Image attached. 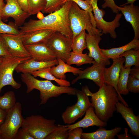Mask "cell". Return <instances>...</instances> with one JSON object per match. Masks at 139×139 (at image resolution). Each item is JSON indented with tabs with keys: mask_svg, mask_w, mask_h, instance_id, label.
<instances>
[{
	"mask_svg": "<svg viewBox=\"0 0 139 139\" xmlns=\"http://www.w3.org/2000/svg\"><path fill=\"white\" fill-rule=\"evenodd\" d=\"M95 62L93 58L87 54V53L83 54L72 51L66 63L70 65L75 64L79 66L85 64H93Z\"/></svg>",
	"mask_w": 139,
	"mask_h": 139,
	"instance_id": "obj_26",
	"label": "cell"
},
{
	"mask_svg": "<svg viewBox=\"0 0 139 139\" xmlns=\"http://www.w3.org/2000/svg\"><path fill=\"white\" fill-rule=\"evenodd\" d=\"M129 74L139 80V67L135 66L131 69Z\"/></svg>",
	"mask_w": 139,
	"mask_h": 139,
	"instance_id": "obj_42",
	"label": "cell"
},
{
	"mask_svg": "<svg viewBox=\"0 0 139 139\" xmlns=\"http://www.w3.org/2000/svg\"><path fill=\"white\" fill-rule=\"evenodd\" d=\"M68 18L70 28L73 33L72 39L83 30H86L90 35L98 34L102 32L93 27L89 13L81 9L73 1L69 10Z\"/></svg>",
	"mask_w": 139,
	"mask_h": 139,
	"instance_id": "obj_4",
	"label": "cell"
},
{
	"mask_svg": "<svg viewBox=\"0 0 139 139\" xmlns=\"http://www.w3.org/2000/svg\"><path fill=\"white\" fill-rule=\"evenodd\" d=\"M85 30H83L73 39L71 47L72 51L82 53L83 50L87 48L85 40Z\"/></svg>",
	"mask_w": 139,
	"mask_h": 139,
	"instance_id": "obj_29",
	"label": "cell"
},
{
	"mask_svg": "<svg viewBox=\"0 0 139 139\" xmlns=\"http://www.w3.org/2000/svg\"><path fill=\"white\" fill-rule=\"evenodd\" d=\"M58 64L57 59L48 62L35 60L31 57L19 64L15 70L18 73H30L31 72Z\"/></svg>",
	"mask_w": 139,
	"mask_h": 139,
	"instance_id": "obj_19",
	"label": "cell"
},
{
	"mask_svg": "<svg viewBox=\"0 0 139 139\" xmlns=\"http://www.w3.org/2000/svg\"><path fill=\"white\" fill-rule=\"evenodd\" d=\"M31 57L35 60L48 62L57 59L55 55L44 43L24 45Z\"/></svg>",
	"mask_w": 139,
	"mask_h": 139,
	"instance_id": "obj_16",
	"label": "cell"
},
{
	"mask_svg": "<svg viewBox=\"0 0 139 139\" xmlns=\"http://www.w3.org/2000/svg\"><path fill=\"white\" fill-rule=\"evenodd\" d=\"M11 56L9 52L4 39L0 35V56Z\"/></svg>",
	"mask_w": 139,
	"mask_h": 139,
	"instance_id": "obj_41",
	"label": "cell"
},
{
	"mask_svg": "<svg viewBox=\"0 0 139 139\" xmlns=\"http://www.w3.org/2000/svg\"><path fill=\"white\" fill-rule=\"evenodd\" d=\"M72 41V39L59 32L55 31L44 43L57 58L66 63L71 52Z\"/></svg>",
	"mask_w": 139,
	"mask_h": 139,
	"instance_id": "obj_8",
	"label": "cell"
},
{
	"mask_svg": "<svg viewBox=\"0 0 139 139\" xmlns=\"http://www.w3.org/2000/svg\"><path fill=\"white\" fill-rule=\"evenodd\" d=\"M116 111L120 113L126 121L133 135L139 137V116H136L131 108H129L119 101L116 105Z\"/></svg>",
	"mask_w": 139,
	"mask_h": 139,
	"instance_id": "obj_15",
	"label": "cell"
},
{
	"mask_svg": "<svg viewBox=\"0 0 139 139\" xmlns=\"http://www.w3.org/2000/svg\"><path fill=\"white\" fill-rule=\"evenodd\" d=\"M131 67L125 68L123 66L121 69L117 85L118 91L120 95H126L129 92L127 89V84Z\"/></svg>",
	"mask_w": 139,
	"mask_h": 139,
	"instance_id": "obj_27",
	"label": "cell"
},
{
	"mask_svg": "<svg viewBox=\"0 0 139 139\" xmlns=\"http://www.w3.org/2000/svg\"><path fill=\"white\" fill-rule=\"evenodd\" d=\"M55 31L49 29L40 30L23 33L24 45L44 43Z\"/></svg>",
	"mask_w": 139,
	"mask_h": 139,
	"instance_id": "obj_20",
	"label": "cell"
},
{
	"mask_svg": "<svg viewBox=\"0 0 139 139\" xmlns=\"http://www.w3.org/2000/svg\"><path fill=\"white\" fill-rule=\"evenodd\" d=\"M105 3L101 6L102 8L107 7L110 8L113 12L116 14L119 13V11L117 8L118 6L115 3L114 0H104Z\"/></svg>",
	"mask_w": 139,
	"mask_h": 139,
	"instance_id": "obj_40",
	"label": "cell"
},
{
	"mask_svg": "<svg viewBox=\"0 0 139 139\" xmlns=\"http://www.w3.org/2000/svg\"><path fill=\"white\" fill-rule=\"evenodd\" d=\"M46 0L45 6L42 12L49 14L59 9L67 1L66 0Z\"/></svg>",
	"mask_w": 139,
	"mask_h": 139,
	"instance_id": "obj_34",
	"label": "cell"
},
{
	"mask_svg": "<svg viewBox=\"0 0 139 139\" xmlns=\"http://www.w3.org/2000/svg\"><path fill=\"white\" fill-rule=\"evenodd\" d=\"M118 139H132V138L128 133V129L127 128H125V133L121 134H117L116 135Z\"/></svg>",
	"mask_w": 139,
	"mask_h": 139,
	"instance_id": "obj_44",
	"label": "cell"
},
{
	"mask_svg": "<svg viewBox=\"0 0 139 139\" xmlns=\"http://www.w3.org/2000/svg\"><path fill=\"white\" fill-rule=\"evenodd\" d=\"M1 130H0V134H1Z\"/></svg>",
	"mask_w": 139,
	"mask_h": 139,
	"instance_id": "obj_49",
	"label": "cell"
},
{
	"mask_svg": "<svg viewBox=\"0 0 139 139\" xmlns=\"http://www.w3.org/2000/svg\"><path fill=\"white\" fill-rule=\"evenodd\" d=\"M84 117L76 123L66 125L69 130L76 127L83 128L96 126L99 127H105L107 125V122L100 120L95 114L93 107L91 105L85 111Z\"/></svg>",
	"mask_w": 139,
	"mask_h": 139,
	"instance_id": "obj_18",
	"label": "cell"
},
{
	"mask_svg": "<svg viewBox=\"0 0 139 139\" xmlns=\"http://www.w3.org/2000/svg\"><path fill=\"white\" fill-rule=\"evenodd\" d=\"M82 89L87 95L91 97V105L98 117L102 121H108L116 111V105L119 100L115 89L104 83L95 93L92 92L87 86H83Z\"/></svg>",
	"mask_w": 139,
	"mask_h": 139,
	"instance_id": "obj_2",
	"label": "cell"
},
{
	"mask_svg": "<svg viewBox=\"0 0 139 139\" xmlns=\"http://www.w3.org/2000/svg\"><path fill=\"white\" fill-rule=\"evenodd\" d=\"M31 58L12 56H3L0 63V93L2 88L6 85H10L16 89L20 88L21 84L17 82L13 77V72L19 64Z\"/></svg>",
	"mask_w": 139,
	"mask_h": 139,
	"instance_id": "obj_7",
	"label": "cell"
},
{
	"mask_svg": "<svg viewBox=\"0 0 139 139\" xmlns=\"http://www.w3.org/2000/svg\"><path fill=\"white\" fill-rule=\"evenodd\" d=\"M83 130L82 128L76 127L68 131L67 139H81Z\"/></svg>",
	"mask_w": 139,
	"mask_h": 139,
	"instance_id": "obj_38",
	"label": "cell"
},
{
	"mask_svg": "<svg viewBox=\"0 0 139 139\" xmlns=\"http://www.w3.org/2000/svg\"><path fill=\"white\" fill-rule=\"evenodd\" d=\"M21 77L22 81L27 85V93L34 89L39 91L40 105L46 103L50 98L57 97L63 94L76 95L77 90L70 86L55 85L49 80H39L29 73H22Z\"/></svg>",
	"mask_w": 139,
	"mask_h": 139,
	"instance_id": "obj_3",
	"label": "cell"
},
{
	"mask_svg": "<svg viewBox=\"0 0 139 139\" xmlns=\"http://www.w3.org/2000/svg\"><path fill=\"white\" fill-rule=\"evenodd\" d=\"M117 8L124 15L125 20L131 25L134 32V39L139 38V7L133 4L126 5Z\"/></svg>",
	"mask_w": 139,
	"mask_h": 139,
	"instance_id": "obj_17",
	"label": "cell"
},
{
	"mask_svg": "<svg viewBox=\"0 0 139 139\" xmlns=\"http://www.w3.org/2000/svg\"><path fill=\"white\" fill-rule=\"evenodd\" d=\"M72 1H67L59 10L38 20L30 19L19 28L21 33H27L42 29L59 32L72 39L68 13Z\"/></svg>",
	"mask_w": 139,
	"mask_h": 139,
	"instance_id": "obj_1",
	"label": "cell"
},
{
	"mask_svg": "<svg viewBox=\"0 0 139 139\" xmlns=\"http://www.w3.org/2000/svg\"><path fill=\"white\" fill-rule=\"evenodd\" d=\"M68 131L66 125H56L54 129L45 139H67Z\"/></svg>",
	"mask_w": 139,
	"mask_h": 139,
	"instance_id": "obj_31",
	"label": "cell"
},
{
	"mask_svg": "<svg viewBox=\"0 0 139 139\" xmlns=\"http://www.w3.org/2000/svg\"><path fill=\"white\" fill-rule=\"evenodd\" d=\"M21 104L17 102L7 111L3 123L0 127V139H14L16 134L21 127L24 118L22 115Z\"/></svg>",
	"mask_w": 139,
	"mask_h": 139,
	"instance_id": "obj_6",
	"label": "cell"
},
{
	"mask_svg": "<svg viewBox=\"0 0 139 139\" xmlns=\"http://www.w3.org/2000/svg\"><path fill=\"white\" fill-rule=\"evenodd\" d=\"M103 34L100 33L90 35L86 33L85 38L86 47L89 51L88 55L96 62L103 64L106 66L110 64V61L103 54L99 45L102 39L101 37Z\"/></svg>",
	"mask_w": 139,
	"mask_h": 139,
	"instance_id": "obj_13",
	"label": "cell"
},
{
	"mask_svg": "<svg viewBox=\"0 0 139 139\" xmlns=\"http://www.w3.org/2000/svg\"><path fill=\"white\" fill-rule=\"evenodd\" d=\"M51 67H48L31 72L30 74L34 77L39 76L48 80L55 81L60 86H70V82L65 79H58L50 72Z\"/></svg>",
	"mask_w": 139,
	"mask_h": 139,
	"instance_id": "obj_25",
	"label": "cell"
},
{
	"mask_svg": "<svg viewBox=\"0 0 139 139\" xmlns=\"http://www.w3.org/2000/svg\"><path fill=\"white\" fill-rule=\"evenodd\" d=\"M54 119L40 115H32L24 118L21 127L34 139H45L54 129L56 125Z\"/></svg>",
	"mask_w": 139,
	"mask_h": 139,
	"instance_id": "obj_5",
	"label": "cell"
},
{
	"mask_svg": "<svg viewBox=\"0 0 139 139\" xmlns=\"http://www.w3.org/2000/svg\"><path fill=\"white\" fill-rule=\"evenodd\" d=\"M7 112V111L0 108V127L4 121Z\"/></svg>",
	"mask_w": 139,
	"mask_h": 139,
	"instance_id": "obj_45",
	"label": "cell"
},
{
	"mask_svg": "<svg viewBox=\"0 0 139 139\" xmlns=\"http://www.w3.org/2000/svg\"><path fill=\"white\" fill-rule=\"evenodd\" d=\"M4 0H0V15L2 10L6 5L4 2Z\"/></svg>",
	"mask_w": 139,
	"mask_h": 139,
	"instance_id": "obj_46",
	"label": "cell"
},
{
	"mask_svg": "<svg viewBox=\"0 0 139 139\" xmlns=\"http://www.w3.org/2000/svg\"><path fill=\"white\" fill-rule=\"evenodd\" d=\"M14 139H34L28 132L22 128L17 131Z\"/></svg>",
	"mask_w": 139,
	"mask_h": 139,
	"instance_id": "obj_39",
	"label": "cell"
},
{
	"mask_svg": "<svg viewBox=\"0 0 139 139\" xmlns=\"http://www.w3.org/2000/svg\"><path fill=\"white\" fill-rule=\"evenodd\" d=\"M133 49H139V40L134 39L130 42L123 46L110 49H101L103 54L109 59L112 60L119 57L120 55L125 51Z\"/></svg>",
	"mask_w": 139,
	"mask_h": 139,
	"instance_id": "obj_22",
	"label": "cell"
},
{
	"mask_svg": "<svg viewBox=\"0 0 139 139\" xmlns=\"http://www.w3.org/2000/svg\"><path fill=\"white\" fill-rule=\"evenodd\" d=\"M3 56H0V63L1 62Z\"/></svg>",
	"mask_w": 139,
	"mask_h": 139,
	"instance_id": "obj_48",
	"label": "cell"
},
{
	"mask_svg": "<svg viewBox=\"0 0 139 139\" xmlns=\"http://www.w3.org/2000/svg\"><path fill=\"white\" fill-rule=\"evenodd\" d=\"M98 0H90L93 12V15L96 28L101 31L102 33L105 34L109 33L111 37L116 38L117 35L115 29L120 25L119 22L122 16L121 13L116 14L114 19L111 22H107L103 18L105 13L102 9H100L98 5Z\"/></svg>",
	"mask_w": 139,
	"mask_h": 139,
	"instance_id": "obj_9",
	"label": "cell"
},
{
	"mask_svg": "<svg viewBox=\"0 0 139 139\" xmlns=\"http://www.w3.org/2000/svg\"><path fill=\"white\" fill-rule=\"evenodd\" d=\"M106 65L104 64L95 62L91 67L82 71L78 76L73 80L71 83L74 84L79 80L87 79L91 80L99 87L104 83V71Z\"/></svg>",
	"mask_w": 139,
	"mask_h": 139,
	"instance_id": "obj_14",
	"label": "cell"
},
{
	"mask_svg": "<svg viewBox=\"0 0 139 139\" xmlns=\"http://www.w3.org/2000/svg\"><path fill=\"white\" fill-rule=\"evenodd\" d=\"M23 34L20 33L18 34H0L4 40L8 50L12 56L21 58L31 57L23 43Z\"/></svg>",
	"mask_w": 139,
	"mask_h": 139,
	"instance_id": "obj_11",
	"label": "cell"
},
{
	"mask_svg": "<svg viewBox=\"0 0 139 139\" xmlns=\"http://www.w3.org/2000/svg\"><path fill=\"white\" fill-rule=\"evenodd\" d=\"M112 60L113 63L111 66L109 68H105L104 69V83L113 87L118 94L119 100L124 105L128 107L126 102L121 95L119 94L117 88L120 71L124 66L123 64L125 61V58L123 57H120Z\"/></svg>",
	"mask_w": 139,
	"mask_h": 139,
	"instance_id": "obj_12",
	"label": "cell"
},
{
	"mask_svg": "<svg viewBox=\"0 0 139 139\" xmlns=\"http://www.w3.org/2000/svg\"><path fill=\"white\" fill-rule=\"evenodd\" d=\"M67 1H71L75 3L83 10L88 12L89 14L91 22L93 27L96 28L94 17L92 13L93 8L90 4V0H66Z\"/></svg>",
	"mask_w": 139,
	"mask_h": 139,
	"instance_id": "obj_35",
	"label": "cell"
},
{
	"mask_svg": "<svg viewBox=\"0 0 139 139\" xmlns=\"http://www.w3.org/2000/svg\"><path fill=\"white\" fill-rule=\"evenodd\" d=\"M76 95L77 100L75 105L82 111L85 112L86 110L91 106L88 96L82 90L77 89Z\"/></svg>",
	"mask_w": 139,
	"mask_h": 139,
	"instance_id": "obj_32",
	"label": "cell"
},
{
	"mask_svg": "<svg viewBox=\"0 0 139 139\" xmlns=\"http://www.w3.org/2000/svg\"><path fill=\"white\" fill-rule=\"evenodd\" d=\"M91 133L83 132L81 138L83 139H115V137L121 130L120 127H116L110 130H107L103 127Z\"/></svg>",
	"mask_w": 139,
	"mask_h": 139,
	"instance_id": "obj_21",
	"label": "cell"
},
{
	"mask_svg": "<svg viewBox=\"0 0 139 139\" xmlns=\"http://www.w3.org/2000/svg\"><path fill=\"white\" fill-rule=\"evenodd\" d=\"M125 58V68L131 67L133 66L139 67V49H133L126 51L119 56Z\"/></svg>",
	"mask_w": 139,
	"mask_h": 139,
	"instance_id": "obj_28",
	"label": "cell"
},
{
	"mask_svg": "<svg viewBox=\"0 0 139 139\" xmlns=\"http://www.w3.org/2000/svg\"><path fill=\"white\" fill-rule=\"evenodd\" d=\"M85 113L81 111L75 104L67 107L62 114V118L65 124L70 125L82 117Z\"/></svg>",
	"mask_w": 139,
	"mask_h": 139,
	"instance_id": "obj_24",
	"label": "cell"
},
{
	"mask_svg": "<svg viewBox=\"0 0 139 139\" xmlns=\"http://www.w3.org/2000/svg\"><path fill=\"white\" fill-rule=\"evenodd\" d=\"M137 0H127V2L124 4L121 5L120 6L122 7L123 6L127 4H133L134 2Z\"/></svg>",
	"mask_w": 139,
	"mask_h": 139,
	"instance_id": "obj_47",
	"label": "cell"
},
{
	"mask_svg": "<svg viewBox=\"0 0 139 139\" xmlns=\"http://www.w3.org/2000/svg\"><path fill=\"white\" fill-rule=\"evenodd\" d=\"M16 99L14 92L9 91L2 96H0V108L7 111L16 104Z\"/></svg>",
	"mask_w": 139,
	"mask_h": 139,
	"instance_id": "obj_30",
	"label": "cell"
},
{
	"mask_svg": "<svg viewBox=\"0 0 139 139\" xmlns=\"http://www.w3.org/2000/svg\"><path fill=\"white\" fill-rule=\"evenodd\" d=\"M28 12L30 15L36 14L44 9L46 0H28Z\"/></svg>",
	"mask_w": 139,
	"mask_h": 139,
	"instance_id": "obj_33",
	"label": "cell"
},
{
	"mask_svg": "<svg viewBox=\"0 0 139 139\" xmlns=\"http://www.w3.org/2000/svg\"><path fill=\"white\" fill-rule=\"evenodd\" d=\"M22 9L25 11L28 12V0H17Z\"/></svg>",
	"mask_w": 139,
	"mask_h": 139,
	"instance_id": "obj_43",
	"label": "cell"
},
{
	"mask_svg": "<svg viewBox=\"0 0 139 139\" xmlns=\"http://www.w3.org/2000/svg\"><path fill=\"white\" fill-rule=\"evenodd\" d=\"M6 4L0 15L2 20L7 21L11 17L14 20L16 26H21L30 15L22 9L17 0H6Z\"/></svg>",
	"mask_w": 139,
	"mask_h": 139,
	"instance_id": "obj_10",
	"label": "cell"
},
{
	"mask_svg": "<svg viewBox=\"0 0 139 139\" xmlns=\"http://www.w3.org/2000/svg\"><path fill=\"white\" fill-rule=\"evenodd\" d=\"M127 89L129 92L134 93L139 92V80L129 75L127 84Z\"/></svg>",
	"mask_w": 139,
	"mask_h": 139,
	"instance_id": "obj_37",
	"label": "cell"
},
{
	"mask_svg": "<svg viewBox=\"0 0 139 139\" xmlns=\"http://www.w3.org/2000/svg\"><path fill=\"white\" fill-rule=\"evenodd\" d=\"M20 33L19 30L15 24H6L3 21L0 16V34H18Z\"/></svg>",
	"mask_w": 139,
	"mask_h": 139,
	"instance_id": "obj_36",
	"label": "cell"
},
{
	"mask_svg": "<svg viewBox=\"0 0 139 139\" xmlns=\"http://www.w3.org/2000/svg\"><path fill=\"white\" fill-rule=\"evenodd\" d=\"M58 65L56 66H54L50 68V72L56 78L58 79H65V74L67 72L72 73L74 75L79 74L82 72L80 70L72 66L67 64L61 59L57 58Z\"/></svg>",
	"mask_w": 139,
	"mask_h": 139,
	"instance_id": "obj_23",
	"label": "cell"
}]
</instances>
